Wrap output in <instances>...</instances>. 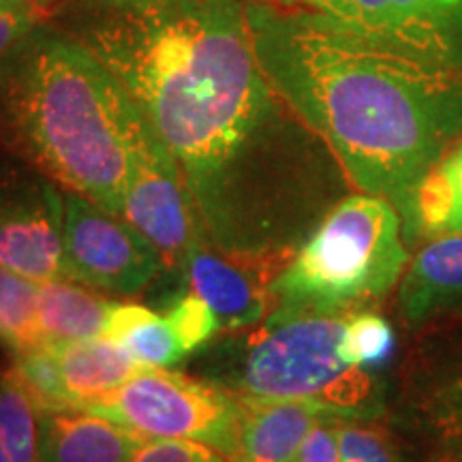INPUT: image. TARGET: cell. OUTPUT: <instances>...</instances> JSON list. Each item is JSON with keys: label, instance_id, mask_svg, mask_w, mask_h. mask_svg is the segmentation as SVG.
<instances>
[{"label": "cell", "instance_id": "1", "mask_svg": "<svg viewBox=\"0 0 462 462\" xmlns=\"http://www.w3.org/2000/svg\"><path fill=\"white\" fill-rule=\"evenodd\" d=\"M78 42L112 71L170 150L208 245L279 270L310 225L265 178L279 95L242 0H97Z\"/></svg>", "mask_w": 462, "mask_h": 462}, {"label": "cell", "instance_id": "2", "mask_svg": "<svg viewBox=\"0 0 462 462\" xmlns=\"http://www.w3.org/2000/svg\"><path fill=\"white\" fill-rule=\"evenodd\" d=\"M259 67L351 187L396 208L462 125L460 69L392 48L337 17L246 3Z\"/></svg>", "mask_w": 462, "mask_h": 462}, {"label": "cell", "instance_id": "3", "mask_svg": "<svg viewBox=\"0 0 462 462\" xmlns=\"http://www.w3.org/2000/svg\"><path fill=\"white\" fill-rule=\"evenodd\" d=\"M150 123L82 42L37 26L0 58V146L67 193L123 217Z\"/></svg>", "mask_w": 462, "mask_h": 462}, {"label": "cell", "instance_id": "4", "mask_svg": "<svg viewBox=\"0 0 462 462\" xmlns=\"http://www.w3.org/2000/svg\"><path fill=\"white\" fill-rule=\"evenodd\" d=\"M407 265L398 208L381 195H349L328 208L270 282L273 310L263 321L360 313L388 296Z\"/></svg>", "mask_w": 462, "mask_h": 462}, {"label": "cell", "instance_id": "5", "mask_svg": "<svg viewBox=\"0 0 462 462\" xmlns=\"http://www.w3.org/2000/svg\"><path fill=\"white\" fill-rule=\"evenodd\" d=\"M345 323L340 315L262 321L246 337L210 345L201 368L208 379L238 394L317 402L338 418H374V377L340 357Z\"/></svg>", "mask_w": 462, "mask_h": 462}, {"label": "cell", "instance_id": "6", "mask_svg": "<svg viewBox=\"0 0 462 462\" xmlns=\"http://www.w3.org/2000/svg\"><path fill=\"white\" fill-rule=\"evenodd\" d=\"M78 409L103 415L146 439H187L229 458L240 420V394L210 379L143 368L106 396Z\"/></svg>", "mask_w": 462, "mask_h": 462}, {"label": "cell", "instance_id": "7", "mask_svg": "<svg viewBox=\"0 0 462 462\" xmlns=\"http://www.w3.org/2000/svg\"><path fill=\"white\" fill-rule=\"evenodd\" d=\"M161 273L163 259L142 231L84 195L65 190V279L131 298Z\"/></svg>", "mask_w": 462, "mask_h": 462}, {"label": "cell", "instance_id": "8", "mask_svg": "<svg viewBox=\"0 0 462 462\" xmlns=\"http://www.w3.org/2000/svg\"><path fill=\"white\" fill-rule=\"evenodd\" d=\"M123 218L157 248L167 273L180 274L193 246L206 240L182 173L152 126L133 154Z\"/></svg>", "mask_w": 462, "mask_h": 462}, {"label": "cell", "instance_id": "9", "mask_svg": "<svg viewBox=\"0 0 462 462\" xmlns=\"http://www.w3.org/2000/svg\"><path fill=\"white\" fill-rule=\"evenodd\" d=\"M0 265L34 282L65 279V190L42 173L0 180Z\"/></svg>", "mask_w": 462, "mask_h": 462}, {"label": "cell", "instance_id": "10", "mask_svg": "<svg viewBox=\"0 0 462 462\" xmlns=\"http://www.w3.org/2000/svg\"><path fill=\"white\" fill-rule=\"evenodd\" d=\"M332 17L392 48L458 67L462 0H346Z\"/></svg>", "mask_w": 462, "mask_h": 462}, {"label": "cell", "instance_id": "11", "mask_svg": "<svg viewBox=\"0 0 462 462\" xmlns=\"http://www.w3.org/2000/svg\"><path fill=\"white\" fill-rule=\"evenodd\" d=\"M180 274L189 291L210 306L221 332L251 330L273 310L270 282L276 274L225 255L206 240L193 246Z\"/></svg>", "mask_w": 462, "mask_h": 462}, {"label": "cell", "instance_id": "12", "mask_svg": "<svg viewBox=\"0 0 462 462\" xmlns=\"http://www.w3.org/2000/svg\"><path fill=\"white\" fill-rule=\"evenodd\" d=\"M146 437L78 407H37L39 462H129Z\"/></svg>", "mask_w": 462, "mask_h": 462}, {"label": "cell", "instance_id": "13", "mask_svg": "<svg viewBox=\"0 0 462 462\" xmlns=\"http://www.w3.org/2000/svg\"><path fill=\"white\" fill-rule=\"evenodd\" d=\"M328 413L321 404L309 401L240 394V420L229 460L298 462L306 435Z\"/></svg>", "mask_w": 462, "mask_h": 462}, {"label": "cell", "instance_id": "14", "mask_svg": "<svg viewBox=\"0 0 462 462\" xmlns=\"http://www.w3.org/2000/svg\"><path fill=\"white\" fill-rule=\"evenodd\" d=\"M462 306V234L439 236L407 265L398 310L407 323H421Z\"/></svg>", "mask_w": 462, "mask_h": 462}, {"label": "cell", "instance_id": "15", "mask_svg": "<svg viewBox=\"0 0 462 462\" xmlns=\"http://www.w3.org/2000/svg\"><path fill=\"white\" fill-rule=\"evenodd\" d=\"M45 345L50 346L56 360L65 407H79L106 396L143 368H150L107 337Z\"/></svg>", "mask_w": 462, "mask_h": 462}, {"label": "cell", "instance_id": "16", "mask_svg": "<svg viewBox=\"0 0 462 462\" xmlns=\"http://www.w3.org/2000/svg\"><path fill=\"white\" fill-rule=\"evenodd\" d=\"M116 302L101 291L71 279L39 282L37 315L45 343L97 338L106 334L109 310Z\"/></svg>", "mask_w": 462, "mask_h": 462}, {"label": "cell", "instance_id": "17", "mask_svg": "<svg viewBox=\"0 0 462 462\" xmlns=\"http://www.w3.org/2000/svg\"><path fill=\"white\" fill-rule=\"evenodd\" d=\"M404 212L413 229L430 238L462 234V140L421 176Z\"/></svg>", "mask_w": 462, "mask_h": 462}, {"label": "cell", "instance_id": "18", "mask_svg": "<svg viewBox=\"0 0 462 462\" xmlns=\"http://www.w3.org/2000/svg\"><path fill=\"white\" fill-rule=\"evenodd\" d=\"M103 337L114 340L150 368H171L187 357L167 317L142 304L116 302L109 310Z\"/></svg>", "mask_w": 462, "mask_h": 462}, {"label": "cell", "instance_id": "19", "mask_svg": "<svg viewBox=\"0 0 462 462\" xmlns=\"http://www.w3.org/2000/svg\"><path fill=\"white\" fill-rule=\"evenodd\" d=\"M0 448L9 462H39L37 404L14 364L0 371Z\"/></svg>", "mask_w": 462, "mask_h": 462}, {"label": "cell", "instance_id": "20", "mask_svg": "<svg viewBox=\"0 0 462 462\" xmlns=\"http://www.w3.org/2000/svg\"><path fill=\"white\" fill-rule=\"evenodd\" d=\"M39 282L0 265V345L11 356L45 345L37 315Z\"/></svg>", "mask_w": 462, "mask_h": 462}, {"label": "cell", "instance_id": "21", "mask_svg": "<svg viewBox=\"0 0 462 462\" xmlns=\"http://www.w3.org/2000/svg\"><path fill=\"white\" fill-rule=\"evenodd\" d=\"M421 411L430 443L429 462H462V371L432 385Z\"/></svg>", "mask_w": 462, "mask_h": 462}, {"label": "cell", "instance_id": "22", "mask_svg": "<svg viewBox=\"0 0 462 462\" xmlns=\"http://www.w3.org/2000/svg\"><path fill=\"white\" fill-rule=\"evenodd\" d=\"M394 349V330L373 310H360L346 317L340 337V357L351 366L374 368L388 360Z\"/></svg>", "mask_w": 462, "mask_h": 462}, {"label": "cell", "instance_id": "23", "mask_svg": "<svg viewBox=\"0 0 462 462\" xmlns=\"http://www.w3.org/2000/svg\"><path fill=\"white\" fill-rule=\"evenodd\" d=\"M343 462H407L396 439L374 418H337Z\"/></svg>", "mask_w": 462, "mask_h": 462}, {"label": "cell", "instance_id": "24", "mask_svg": "<svg viewBox=\"0 0 462 462\" xmlns=\"http://www.w3.org/2000/svg\"><path fill=\"white\" fill-rule=\"evenodd\" d=\"M165 317L187 356L199 351L215 338L217 332H221L217 315L212 313L210 306L190 291L187 296L178 298L165 310Z\"/></svg>", "mask_w": 462, "mask_h": 462}, {"label": "cell", "instance_id": "25", "mask_svg": "<svg viewBox=\"0 0 462 462\" xmlns=\"http://www.w3.org/2000/svg\"><path fill=\"white\" fill-rule=\"evenodd\" d=\"M129 462H231L218 449L187 439H146Z\"/></svg>", "mask_w": 462, "mask_h": 462}, {"label": "cell", "instance_id": "26", "mask_svg": "<svg viewBox=\"0 0 462 462\" xmlns=\"http://www.w3.org/2000/svg\"><path fill=\"white\" fill-rule=\"evenodd\" d=\"M42 22L31 0H0V58L14 50L28 32L42 26Z\"/></svg>", "mask_w": 462, "mask_h": 462}, {"label": "cell", "instance_id": "27", "mask_svg": "<svg viewBox=\"0 0 462 462\" xmlns=\"http://www.w3.org/2000/svg\"><path fill=\"white\" fill-rule=\"evenodd\" d=\"M337 418L338 415L328 413L317 421L300 448L298 462H343L340 460Z\"/></svg>", "mask_w": 462, "mask_h": 462}, {"label": "cell", "instance_id": "28", "mask_svg": "<svg viewBox=\"0 0 462 462\" xmlns=\"http://www.w3.org/2000/svg\"><path fill=\"white\" fill-rule=\"evenodd\" d=\"M346 0H273L279 9L287 11H309V14L338 15Z\"/></svg>", "mask_w": 462, "mask_h": 462}, {"label": "cell", "instance_id": "29", "mask_svg": "<svg viewBox=\"0 0 462 462\" xmlns=\"http://www.w3.org/2000/svg\"><path fill=\"white\" fill-rule=\"evenodd\" d=\"M31 3L34 5V9L39 11L42 20H45V17H48L54 9L60 7V5L65 3V0H31Z\"/></svg>", "mask_w": 462, "mask_h": 462}, {"label": "cell", "instance_id": "30", "mask_svg": "<svg viewBox=\"0 0 462 462\" xmlns=\"http://www.w3.org/2000/svg\"><path fill=\"white\" fill-rule=\"evenodd\" d=\"M0 462H9V458H7V454L3 452V448H0Z\"/></svg>", "mask_w": 462, "mask_h": 462}]
</instances>
